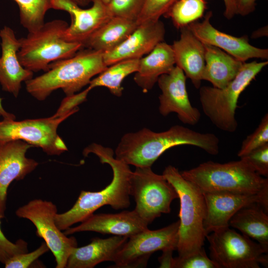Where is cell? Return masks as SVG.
Wrapping results in <instances>:
<instances>
[{
	"label": "cell",
	"mask_w": 268,
	"mask_h": 268,
	"mask_svg": "<svg viewBox=\"0 0 268 268\" xmlns=\"http://www.w3.org/2000/svg\"><path fill=\"white\" fill-rule=\"evenodd\" d=\"M148 225L134 209L117 213H93L78 225L71 226L64 233L67 236L80 232L92 231L129 238L147 229Z\"/></svg>",
	"instance_id": "obj_18"
},
{
	"label": "cell",
	"mask_w": 268,
	"mask_h": 268,
	"mask_svg": "<svg viewBox=\"0 0 268 268\" xmlns=\"http://www.w3.org/2000/svg\"><path fill=\"white\" fill-rule=\"evenodd\" d=\"M267 26H265L259 30L254 31L252 35V38H256L259 37L266 36L268 34Z\"/></svg>",
	"instance_id": "obj_42"
},
{
	"label": "cell",
	"mask_w": 268,
	"mask_h": 268,
	"mask_svg": "<svg viewBox=\"0 0 268 268\" xmlns=\"http://www.w3.org/2000/svg\"><path fill=\"white\" fill-rule=\"evenodd\" d=\"M105 5H108L111 0H100Z\"/></svg>",
	"instance_id": "obj_44"
},
{
	"label": "cell",
	"mask_w": 268,
	"mask_h": 268,
	"mask_svg": "<svg viewBox=\"0 0 268 268\" xmlns=\"http://www.w3.org/2000/svg\"><path fill=\"white\" fill-rule=\"evenodd\" d=\"M165 34V26L160 19L142 23L119 46L103 53L104 62L108 67L121 61L140 59L164 41Z\"/></svg>",
	"instance_id": "obj_17"
},
{
	"label": "cell",
	"mask_w": 268,
	"mask_h": 268,
	"mask_svg": "<svg viewBox=\"0 0 268 268\" xmlns=\"http://www.w3.org/2000/svg\"><path fill=\"white\" fill-rule=\"evenodd\" d=\"M130 193L135 201L134 210L148 224L170 212L172 201L178 198L173 186L151 167H135L130 178Z\"/></svg>",
	"instance_id": "obj_9"
},
{
	"label": "cell",
	"mask_w": 268,
	"mask_h": 268,
	"mask_svg": "<svg viewBox=\"0 0 268 268\" xmlns=\"http://www.w3.org/2000/svg\"><path fill=\"white\" fill-rule=\"evenodd\" d=\"M57 213L55 204L41 199L29 201L15 211L17 216L27 219L35 225L37 236L44 240L54 256L56 268H65L77 242L74 237H67L58 228L55 220Z\"/></svg>",
	"instance_id": "obj_10"
},
{
	"label": "cell",
	"mask_w": 268,
	"mask_h": 268,
	"mask_svg": "<svg viewBox=\"0 0 268 268\" xmlns=\"http://www.w3.org/2000/svg\"><path fill=\"white\" fill-rule=\"evenodd\" d=\"M89 153L97 156L101 163L110 165L113 172L112 180L100 191H81L76 201L69 210L62 213H57L55 220L62 231L82 222L104 205H109L119 210L127 208L131 204L130 183L133 171L129 165L116 159L111 148L96 143L88 145L83 151L85 156Z\"/></svg>",
	"instance_id": "obj_2"
},
{
	"label": "cell",
	"mask_w": 268,
	"mask_h": 268,
	"mask_svg": "<svg viewBox=\"0 0 268 268\" xmlns=\"http://www.w3.org/2000/svg\"><path fill=\"white\" fill-rule=\"evenodd\" d=\"M32 146L21 140L0 142V215L5 216L8 187L14 180L23 179L38 162L26 157Z\"/></svg>",
	"instance_id": "obj_16"
},
{
	"label": "cell",
	"mask_w": 268,
	"mask_h": 268,
	"mask_svg": "<svg viewBox=\"0 0 268 268\" xmlns=\"http://www.w3.org/2000/svg\"><path fill=\"white\" fill-rule=\"evenodd\" d=\"M186 78L183 71L177 66L158 78L157 82L161 92L158 109L163 116L175 113L183 124L195 125L199 122L201 114L189 100Z\"/></svg>",
	"instance_id": "obj_13"
},
{
	"label": "cell",
	"mask_w": 268,
	"mask_h": 268,
	"mask_svg": "<svg viewBox=\"0 0 268 268\" xmlns=\"http://www.w3.org/2000/svg\"><path fill=\"white\" fill-rule=\"evenodd\" d=\"M268 210L255 202L240 209L231 217L229 226L255 240L268 251Z\"/></svg>",
	"instance_id": "obj_25"
},
{
	"label": "cell",
	"mask_w": 268,
	"mask_h": 268,
	"mask_svg": "<svg viewBox=\"0 0 268 268\" xmlns=\"http://www.w3.org/2000/svg\"><path fill=\"white\" fill-rule=\"evenodd\" d=\"M1 54L0 57V84L2 90L17 97L21 83L33 78V72L19 62L17 52L20 46L14 31L4 26L0 30Z\"/></svg>",
	"instance_id": "obj_19"
},
{
	"label": "cell",
	"mask_w": 268,
	"mask_h": 268,
	"mask_svg": "<svg viewBox=\"0 0 268 268\" xmlns=\"http://www.w3.org/2000/svg\"><path fill=\"white\" fill-rule=\"evenodd\" d=\"M176 66L172 46L164 41L158 43L146 56L139 59L134 80L144 93L150 90L162 74Z\"/></svg>",
	"instance_id": "obj_23"
},
{
	"label": "cell",
	"mask_w": 268,
	"mask_h": 268,
	"mask_svg": "<svg viewBox=\"0 0 268 268\" xmlns=\"http://www.w3.org/2000/svg\"><path fill=\"white\" fill-rule=\"evenodd\" d=\"M178 0H145L142 9L136 19L138 24L158 20Z\"/></svg>",
	"instance_id": "obj_31"
},
{
	"label": "cell",
	"mask_w": 268,
	"mask_h": 268,
	"mask_svg": "<svg viewBox=\"0 0 268 268\" xmlns=\"http://www.w3.org/2000/svg\"><path fill=\"white\" fill-rule=\"evenodd\" d=\"M174 250L171 249L162 251V255L158 258L160 268H173L174 258L172 254Z\"/></svg>",
	"instance_id": "obj_39"
},
{
	"label": "cell",
	"mask_w": 268,
	"mask_h": 268,
	"mask_svg": "<svg viewBox=\"0 0 268 268\" xmlns=\"http://www.w3.org/2000/svg\"><path fill=\"white\" fill-rule=\"evenodd\" d=\"M268 64L267 61L245 62L235 77L224 88L200 87L202 111L217 128L228 133L236 131L238 124L235 112L240 95Z\"/></svg>",
	"instance_id": "obj_7"
},
{
	"label": "cell",
	"mask_w": 268,
	"mask_h": 268,
	"mask_svg": "<svg viewBox=\"0 0 268 268\" xmlns=\"http://www.w3.org/2000/svg\"><path fill=\"white\" fill-rule=\"evenodd\" d=\"M180 38L171 45L176 66L184 72L194 87L199 89L205 67L204 45L187 26L180 29Z\"/></svg>",
	"instance_id": "obj_20"
},
{
	"label": "cell",
	"mask_w": 268,
	"mask_h": 268,
	"mask_svg": "<svg viewBox=\"0 0 268 268\" xmlns=\"http://www.w3.org/2000/svg\"><path fill=\"white\" fill-rule=\"evenodd\" d=\"M91 90L88 86L86 89L78 93L66 96L53 116L60 117L69 113L74 114L78 111V105L86 100L87 96Z\"/></svg>",
	"instance_id": "obj_37"
},
{
	"label": "cell",
	"mask_w": 268,
	"mask_h": 268,
	"mask_svg": "<svg viewBox=\"0 0 268 268\" xmlns=\"http://www.w3.org/2000/svg\"><path fill=\"white\" fill-rule=\"evenodd\" d=\"M91 7L82 9L74 4L67 12L71 22L64 33L67 41L82 45L112 16L100 0H93Z\"/></svg>",
	"instance_id": "obj_21"
},
{
	"label": "cell",
	"mask_w": 268,
	"mask_h": 268,
	"mask_svg": "<svg viewBox=\"0 0 268 268\" xmlns=\"http://www.w3.org/2000/svg\"><path fill=\"white\" fill-rule=\"evenodd\" d=\"M257 0H236L237 14L247 15L256 9Z\"/></svg>",
	"instance_id": "obj_38"
},
{
	"label": "cell",
	"mask_w": 268,
	"mask_h": 268,
	"mask_svg": "<svg viewBox=\"0 0 268 268\" xmlns=\"http://www.w3.org/2000/svg\"><path fill=\"white\" fill-rule=\"evenodd\" d=\"M203 193L206 205L203 222L206 236L217 229L229 227L231 217L246 205L257 202L268 210V196L231 192Z\"/></svg>",
	"instance_id": "obj_14"
},
{
	"label": "cell",
	"mask_w": 268,
	"mask_h": 268,
	"mask_svg": "<svg viewBox=\"0 0 268 268\" xmlns=\"http://www.w3.org/2000/svg\"><path fill=\"white\" fill-rule=\"evenodd\" d=\"M179 220L163 228H148L129 238L117 253L111 268L146 267L151 255L158 251L177 250Z\"/></svg>",
	"instance_id": "obj_12"
},
{
	"label": "cell",
	"mask_w": 268,
	"mask_h": 268,
	"mask_svg": "<svg viewBox=\"0 0 268 268\" xmlns=\"http://www.w3.org/2000/svg\"><path fill=\"white\" fill-rule=\"evenodd\" d=\"M173 268H217L203 248L183 257L174 258Z\"/></svg>",
	"instance_id": "obj_33"
},
{
	"label": "cell",
	"mask_w": 268,
	"mask_h": 268,
	"mask_svg": "<svg viewBox=\"0 0 268 268\" xmlns=\"http://www.w3.org/2000/svg\"><path fill=\"white\" fill-rule=\"evenodd\" d=\"M206 9L205 0H178L164 16L170 18L174 26L180 29L203 17Z\"/></svg>",
	"instance_id": "obj_28"
},
{
	"label": "cell",
	"mask_w": 268,
	"mask_h": 268,
	"mask_svg": "<svg viewBox=\"0 0 268 268\" xmlns=\"http://www.w3.org/2000/svg\"><path fill=\"white\" fill-rule=\"evenodd\" d=\"M128 238L114 236L108 238H94L84 246H77L71 251L67 268H93L106 261L114 262L116 256Z\"/></svg>",
	"instance_id": "obj_22"
},
{
	"label": "cell",
	"mask_w": 268,
	"mask_h": 268,
	"mask_svg": "<svg viewBox=\"0 0 268 268\" xmlns=\"http://www.w3.org/2000/svg\"><path fill=\"white\" fill-rule=\"evenodd\" d=\"M0 262L3 264L13 256L28 252V244L22 239L15 242L9 240L2 231L0 227Z\"/></svg>",
	"instance_id": "obj_36"
},
{
	"label": "cell",
	"mask_w": 268,
	"mask_h": 268,
	"mask_svg": "<svg viewBox=\"0 0 268 268\" xmlns=\"http://www.w3.org/2000/svg\"><path fill=\"white\" fill-rule=\"evenodd\" d=\"M212 11H207L201 22L196 21L187 27L203 44L217 47L244 63L250 59H268V49L252 45L247 36L235 37L222 32L211 24Z\"/></svg>",
	"instance_id": "obj_15"
},
{
	"label": "cell",
	"mask_w": 268,
	"mask_h": 268,
	"mask_svg": "<svg viewBox=\"0 0 268 268\" xmlns=\"http://www.w3.org/2000/svg\"><path fill=\"white\" fill-rule=\"evenodd\" d=\"M68 26L64 20H54L19 39L17 57L21 65L32 72L46 71L51 63L71 57L84 48L80 43L65 40L64 35Z\"/></svg>",
	"instance_id": "obj_6"
},
{
	"label": "cell",
	"mask_w": 268,
	"mask_h": 268,
	"mask_svg": "<svg viewBox=\"0 0 268 268\" xmlns=\"http://www.w3.org/2000/svg\"><path fill=\"white\" fill-rule=\"evenodd\" d=\"M49 250L46 243L42 242L38 248L31 252L20 253L12 257L4 263V268H30L41 256Z\"/></svg>",
	"instance_id": "obj_34"
},
{
	"label": "cell",
	"mask_w": 268,
	"mask_h": 268,
	"mask_svg": "<svg viewBox=\"0 0 268 268\" xmlns=\"http://www.w3.org/2000/svg\"><path fill=\"white\" fill-rule=\"evenodd\" d=\"M0 116L4 119H15L14 114L7 112L3 107L2 105V99L0 97Z\"/></svg>",
	"instance_id": "obj_41"
},
{
	"label": "cell",
	"mask_w": 268,
	"mask_h": 268,
	"mask_svg": "<svg viewBox=\"0 0 268 268\" xmlns=\"http://www.w3.org/2000/svg\"><path fill=\"white\" fill-rule=\"evenodd\" d=\"M259 175L268 176V143L240 157Z\"/></svg>",
	"instance_id": "obj_35"
},
{
	"label": "cell",
	"mask_w": 268,
	"mask_h": 268,
	"mask_svg": "<svg viewBox=\"0 0 268 268\" xmlns=\"http://www.w3.org/2000/svg\"><path fill=\"white\" fill-rule=\"evenodd\" d=\"M217 268H260L268 266V251L258 242L226 227L206 236Z\"/></svg>",
	"instance_id": "obj_8"
},
{
	"label": "cell",
	"mask_w": 268,
	"mask_h": 268,
	"mask_svg": "<svg viewBox=\"0 0 268 268\" xmlns=\"http://www.w3.org/2000/svg\"><path fill=\"white\" fill-rule=\"evenodd\" d=\"M136 20L112 16L84 43V48L105 53L122 44L137 27Z\"/></svg>",
	"instance_id": "obj_26"
},
{
	"label": "cell",
	"mask_w": 268,
	"mask_h": 268,
	"mask_svg": "<svg viewBox=\"0 0 268 268\" xmlns=\"http://www.w3.org/2000/svg\"><path fill=\"white\" fill-rule=\"evenodd\" d=\"M19 8L20 23L28 32L39 29L45 23L47 11L51 9V0H13Z\"/></svg>",
	"instance_id": "obj_29"
},
{
	"label": "cell",
	"mask_w": 268,
	"mask_h": 268,
	"mask_svg": "<svg viewBox=\"0 0 268 268\" xmlns=\"http://www.w3.org/2000/svg\"><path fill=\"white\" fill-rule=\"evenodd\" d=\"M79 6L84 7L88 5L90 3L92 2L93 0H71Z\"/></svg>",
	"instance_id": "obj_43"
},
{
	"label": "cell",
	"mask_w": 268,
	"mask_h": 268,
	"mask_svg": "<svg viewBox=\"0 0 268 268\" xmlns=\"http://www.w3.org/2000/svg\"><path fill=\"white\" fill-rule=\"evenodd\" d=\"M267 143H268V113L262 118L255 131L248 135L243 141L237 155L239 157L246 155Z\"/></svg>",
	"instance_id": "obj_30"
},
{
	"label": "cell",
	"mask_w": 268,
	"mask_h": 268,
	"mask_svg": "<svg viewBox=\"0 0 268 268\" xmlns=\"http://www.w3.org/2000/svg\"><path fill=\"white\" fill-rule=\"evenodd\" d=\"M144 2L145 0H111L107 6L112 16L136 20Z\"/></svg>",
	"instance_id": "obj_32"
},
{
	"label": "cell",
	"mask_w": 268,
	"mask_h": 268,
	"mask_svg": "<svg viewBox=\"0 0 268 268\" xmlns=\"http://www.w3.org/2000/svg\"><path fill=\"white\" fill-rule=\"evenodd\" d=\"M162 175L174 188L180 200L177 250L178 257H183L204 245L206 205L203 193L196 185L185 179L172 165L166 167Z\"/></svg>",
	"instance_id": "obj_5"
},
{
	"label": "cell",
	"mask_w": 268,
	"mask_h": 268,
	"mask_svg": "<svg viewBox=\"0 0 268 268\" xmlns=\"http://www.w3.org/2000/svg\"><path fill=\"white\" fill-rule=\"evenodd\" d=\"M107 67L103 53L85 48L73 56L51 63L45 72L25 82L27 91L43 101L54 91L62 89L66 96L79 91L92 78Z\"/></svg>",
	"instance_id": "obj_3"
},
{
	"label": "cell",
	"mask_w": 268,
	"mask_h": 268,
	"mask_svg": "<svg viewBox=\"0 0 268 268\" xmlns=\"http://www.w3.org/2000/svg\"><path fill=\"white\" fill-rule=\"evenodd\" d=\"M204 45L205 67L202 80L209 81L213 87L224 88L235 77L244 63L217 47Z\"/></svg>",
	"instance_id": "obj_24"
},
{
	"label": "cell",
	"mask_w": 268,
	"mask_h": 268,
	"mask_svg": "<svg viewBox=\"0 0 268 268\" xmlns=\"http://www.w3.org/2000/svg\"><path fill=\"white\" fill-rule=\"evenodd\" d=\"M182 145L197 146L212 155L219 151V139L214 134L175 125L162 132L143 128L125 134L115 149V158L135 167H151L165 151Z\"/></svg>",
	"instance_id": "obj_1"
},
{
	"label": "cell",
	"mask_w": 268,
	"mask_h": 268,
	"mask_svg": "<svg viewBox=\"0 0 268 268\" xmlns=\"http://www.w3.org/2000/svg\"><path fill=\"white\" fill-rule=\"evenodd\" d=\"M225 5L224 15L228 19H232L237 14L236 0H223Z\"/></svg>",
	"instance_id": "obj_40"
},
{
	"label": "cell",
	"mask_w": 268,
	"mask_h": 268,
	"mask_svg": "<svg viewBox=\"0 0 268 268\" xmlns=\"http://www.w3.org/2000/svg\"><path fill=\"white\" fill-rule=\"evenodd\" d=\"M72 114L20 121L3 119L0 121V142L21 140L40 147L48 155H60L67 148L57 130L60 124Z\"/></svg>",
	"instance_id": "obj_11"
},
{
	"label": "cell",
	"mask_w": 268,
	"mask_h": 268,
	"mask_svg": "<svg viewBox=\"0 0 268 268\" xmlns=\"http://www.w3.org/2000/svg\"><path fill=\"white\" fill-rule=\"evenodd\" d=\"M139 59H131L119 61L109 66L98 75L91 80L88 87H105L113 95L121 96L124 88L122 82L130 74L135 73L138 68Z\"/></svg>",
	"instance_id": "obj_27"
},
{
	"label": "cell",
	"mask_w": 268,
	"mask_h": 268,
	"mask_svg": "<svg viewBox=\"0 0 268 268\" xmlns=\"http://www.w3.org/2000/svg\"><path fill=\"white\" fill-rule=\"evenodd\" d=\"M203 192H231L268 196V179L242 159L224 163L208 161L180 172Z\"/></svg>",
	"instance_id": "obj_4"
}]
</instances>
